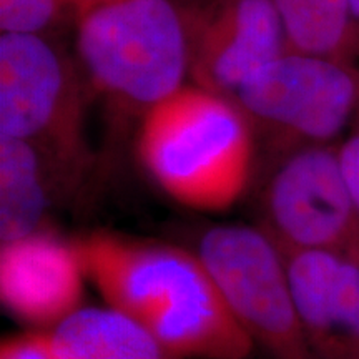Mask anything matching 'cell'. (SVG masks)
Instances as JSON below:
<instances>
[{
	"label": "cell",
	"instance_id": "cell-4",
	"mask_svg": "<svg viewBox=\"0 0 359 359\" xmlns=\"http://www.w3.org/2000/svg\"><path fill=\"white\" fill-rule=\"evenodd\" d=\"M233 102L273 158L336 143L359 115V67L288 50L253 74Z\"/></svg>",
	"mask_w": 359,
	"mask_h": 359
},
{
	"label": "cell",
	"instance_id": "cell-6",
	"mask_svg": "<svg viewBox=\"0 0 359 359\" xmlns=\"http://www.w3.org/2000/svg\"><path fill=\"white\" fill-rule=\"evenodd\" d=\"M0 138L34 143L70 175L85 165L74 67L42 34L0 35Z\"/></svg>",
	"mask_w": 359,
	"mask_h": 359
},
{
	"label": "cell",
	"instance_id": "cell-9",
	"mask_svg": "<svg viewBox=\"0 0 359 359\" xmlns=\"http://www.w3.org/2000/svg\"><path fill=\"white\" fill-rule=\"evenodd\" d=\"M85 280L74 243L47 230L0 248V299L27 325L52 331L79 311Z\"/></svg>",
	"mask_w": 359,
	"mask_h": 359
},
{
	"label": "cell",
	"instance_id": "cell-12",
	"mask_svg": "<svg viewBox=\"0 0 359 359\" xmlns=\"http://www.w3.org/2000/svg\"><path fill=\"white\" fill-rule=\"evenodd\" d=\"M48 333L57 359H188L110 306H82Z\"/></svg>",
	"mask_w": 359,
	"mask_h": 359
},
{
	"label": "cell",
	"instance_id": "cell-13",
	"mask_svg": "<svg viewBox=\"0 0 359 359\" xmlns=\"http://www.w3.org/2000/svg\"><path fill=\"white\" fill-rule=\"evenodd\" d=\"M273 4L290 50L354 64L359 55V29L351 0H273Z\"/></svg>",
	"mask_w": 359,
	"mask_h": 359
},
{
	"label": "cell",
	"instance_id": "cell-8",
	"mask_svg": "<svg viewBox=\"0 0 359 359\" xmlns=\"http://www.w3.org/2000/svg\"><path fill=\"white\" fill-rule=\"evenodd\" d=\"M193 85L233 100L251 75L288 52L273 0H205L190 7Z\"/></svg>",
	"mask_w": 359,
	"mask_h": 359
},
{
	"label": "cell",
	"instance_id": "cell-3",
	"mask_svg": "<svg viewBox=\"0 0 359 359\" xmlns=\"http://www.w3.org/2000/svg\"><path fill=\"white\" fill-rule=\"evenodd\" d=\"M88 82L123 114L142 116L185 87L190 7L177 0H115L75 19Z\"/></svg>",
	"mask_w": 359,
	"mask_h": 359
},
{
	"label": "cell",
	"instance_id": "cell-2",
	"mask_svg": "<svg viewBox=\"0 0 359 359\" xmlns=\"http://www.w3.org/2000/svg\"><path fill=\"white\" fill-rule=\"evenodd\" d=\"M257 133L230 98L185 85L140 118L137 155L165 195L205 213L226 212L248 190Z\"/></svg>",
	"mask_w": 359,
	"mask_h": 359
},
{
	"label": "cell",
	"instance_id": "cell-17",
	"mask_svg": "<svg viewBox=\"0 0 359 359\" xmlns=\"http://www.w3.org/2000/svg\"><path fill=\"white\" fill-rule=\"evenodd\" d=\"M67 8V12L74 13V17L77 19L79 15L88 12L90 8H95L98 6H103V4L115 2V0H62Z\"/></svg>",
	"mask_w": 359,
	"mask_h": 359
},
{
	"label": "cell",
	"instance_id": "cell-10",
	"mask_svg": "<svg viewBox=\"0 0 359 359\" xmlns=\"http://www.w3.org/2000/svg\"><path fill=\"white\" fill-rule=\"evenodd\" d=\"M285 258L314 359H359V262L331 253Z\"/></svg>",
	"mask_w": 359,
	"mask_h": 359
},
{
	"label": "cell",
	"instance_id": "cell-1",
	"mask_svg": "<svg viewBox=\"0 0 359 359\" xmlns=\"http://www.w3.org/2000/svg\"><path fill=\"white\" fill-rule=\"evenodd\" d=\"M107 306L188 359H251L245 331L195 251L109 231L72 240Z\"/></svg>",
	"mask_w": 359,
	"mask_h": 359
},
{
	"label": "cell",
	"instance_id": "cell-15",
	"mask_svg": "<svg viewBox=\"0 0 359 359\" xmlns=\"http://www.w3.org/2000/svg\"><path fill=\"white\" fill-rule=\"evenodd\" d=\"M0 359H57L50 333H32L8 336L0 346Z\"/></svg>",
	"mask_w": 359,
	"mask_h": 359
},
{
	"label": "cell",
	"instance_id": "cell-5",
	"mask_svg": "<svg viewBox=\"0 0 359 359\" xmlns=\"http://www.w3.org/2000/svg\"><path fill=\"white\" fill-rule=\"evenodd\" d=\"M195 253L263 359H314L286 258L262 226L217 224L203 231Z\"/></svg>",
	"mask_w": 359,
	"mask_h": 359
},
{
	"label": "cell",
	"instance_id": "cell-7",
	"mask_svg": "<svg viewBox=\"0 0 359 359\" xmlns=\"http://www.w3.org/2000/svg\"><path fill=\"white\" fill-rule=\"evenodd\" d=\"M259 226L283 255L331 253L359 262V213L341 173L338 143L273 158Z\"/></svg>",
	"mask_w": 359,
	"mask_h": 359
},
{
	"label": "cell",
	"instance_id": "cell-18",
	"mask_svg": "<svg viewBox=\"0 0 359 359\" xmlns=\"http://www.w3.org/2000/svg\"><path fill=\"white\" fill-rule=\"evenodd\" d=\"M351 8H353V17L356 20V25L359 29V0H351Z\"/></svg>",
	"mask_w": 359,
	"mask_h": 359
},
{
	"label": "cell",
	"instance_id": "cell-14",
	"mask_svg": "<svg viewBox=\"0 0 359 359\" xmlns=\"http://www.w3.org/2000/svg\"><path fill=\"white\" fill-rule=\"evenodd\" d=\"M67 12L62 0H0L2 34H43Z\"/></svg>",
	"mask_w": 359,
	"mask_h": 359
},
{
	"label": "cell",
	"instance_id": "cell-11",
	"mask_svg": "<svg viewBox=\"0 0 359 359\" xmlns=\"http://www.w3.org/2000/svg\"><path fill=\"white\" fill-rule=\"evenodd\" d=\"M62 170L34 143L0 138V240L45 230L52 193Z\"/></svg>",
	"mask_w": 359,
	"mask_h": 359
},
{
	"label": "cell",
	"instance_id": "cell-16",
	"mask_svg": "<svg viewBox=\"0 0 359 359\" xmlns=\"http://www.w3.org/2000/svg\"><path fill=\"white\" fill-rule=\"evenodd\" d=\"M338 160L349 195L359 213V115L349 133L338 143Z\"/></svg>",
	"mask_w": 359,
	"mask_h": 359
}]
</instances>
